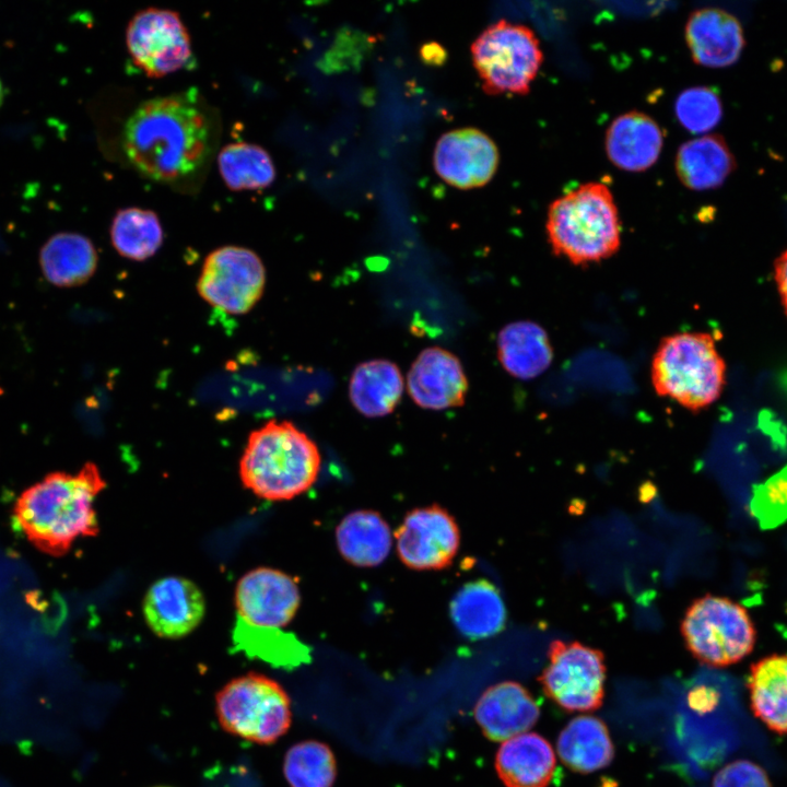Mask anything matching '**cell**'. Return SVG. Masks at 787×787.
Segmentation results:
<instances>
[{"mask_svg":"<svg viewBox=\"0 0 787 787\" xmlns=\"http://www.w3.org/2000/svg\"><path fill=\"white\" fill-rule=\"evenodd\" d=\"M124 151L143 175L160 181L196 172L210 150V125L191 92L141 103L127 119Z\"/></svg>","mask_w":787,"mask_h":787,"instance_id":"obj_1","label":"cell"},{"mask_svg":"<svg viewBox=\"0 0 787 787\" xmlns=\"http://www.w3.org/2000/svg\"><path fill=\"white\" fill-rule=\"evenodd\" d=\"M105 485L92 462L75 474L51 472L19 496L13 517L36 549L61 556L78 538L97 535L94 502Z\"/></svg>","mask_w":787,"mask_h":787,"instance_id":"obj_2","label":"cell"},{"mask_svg":"<svg viewBox=\"0 0 787 787\" xmlns=\"http://www.w3.org/2000/svg\"><path fill=\"white\" fill-rule=\"evenodd\" d=\"M317 445L293 423L271 420L252 431L239 461L244 486L268 501H287L316 482Z\"/></svg>","mask_w":787,"mask_h":787,"instance_id":"obj_3","label":"cell"},{"mask_svg":"<svg viewBox=\"0 0 787 787\" xmlns=\"http://www.w3.org/2000/svg\"><path fill=\"white\" fill-rule=\"evenodd\" d=\"M547 235L553 254L573 265L598 262L621 245V223L613 195L601 183L580 185L549 207Z\"/></svg>","mask_w":787,"mask_h":787,"instance_id":"obj_4","label":"cell"},{"mask_svg":"<svg viewBox=\"0 0 787 787\" xmlns=\"http://www.w3.org/2000/svg\"><path fill=\"white\" fill-rule=\"evenodd\" d=\"M650 375L657 395L698 411L720 397L726 364L709 333L680 332L659 343Z\"/></svg>","mask_w":787,"mask_h":787,"instance_id":"obj_5","label":"cell"},{"mask_svg":"<svg viewBox=\"0 0 787 787\" xmlns=\"http://www.w3.org/2000/svg\"><path fill=\"white\" fill-rule=\"evenodd\" d=\"M681 633L692 656L717 668L739 662L751 654L756 642L747 608L710 594L692 601L683 615Z\"/></svg>","mask_w":787,"mask_h":787,"instance_id":"obj_6","label":"cell"},{"mask_svg":"<svg viewBox=\"0 0 787 787\" xmlns=\"http://www.w3.org/2000/svg\"><path fill=\"white\" fill-rule=\"evenodd\" d=\"M221 727L234 736L259 744H270L291 725V703L274 680L249 672L231 680L215 694Z\"/></svg>","mask_w":787,"mask_h":787,"instance_id":"obj_7","label":"cell"},{"mask_svg":"<svg viewBox=\"0 0 787 787\" xmlns=\"http://www.w3.org/2000/svg\"><path fill=\"white\" fill-rule=\"evenodd\" d=\"M471 56L482 89L489 95H526L543 61L536 34L506 20L495 22L477 37Z\"/></svg>","mask_w":787,"mask_h":787,"instance_id":"obj_8","label":"cell"},{"mask_svg":"<svg viewBox=\"0 0 787 787\" xmlns=\"http://www.w3.org/2000/svg\"><path fill=\"white\" fill-rule=\"evenodd\" d=\"M539 682L544 694L567 712H591L603 702V654L579 642L554 639Z\"/></svg>","mask_w":787,"mask_h":787,"instance_id":"obj_9","label":"cell"},{"mask_svg":"<svg viewBox=\"0 0 787 787\" xmlns=\"http://www.w3.org/2000/svg\"><path fill=\"white\" fill-rule=\"evenodd\" d=\"M265 282V267L256 252L240 246H223L205 258L197 289L213 307L242 315L259 301Z\"/></svg>","mask_w":787,"mask_h":787,"instance_id":"obj_10","label":"cell"},{"mask_svg":"<svg viewBox=\"0 0 787 787\" xmlns=\"http://www.w3.org/2000/svg\"><path fill=\"white\" fill-rule=\"evenodd\" d=\"M126 44L133 62L152 78L178 71L192 58L189 33L169 9L138 11L128 23Z\"/></svg>","mask_w":787,"mask_h":787,"instance_id":"obj_11","label":"cell"},{"mask_svg":"<svg viewBox=\"0 0 787 787\" xmlns=\"http://www.w3.org/2000/svg\"><path fill=\"white\" fill-rule=\"evenodd\" d=\"M393 538L401 562L416 571L449 566L460 545L457 522L438 505L410 510L395 531Z\"/></svg>","mask_w":787,"mask_h":787,"instance_id":"obj_12","label":"cell"},{"mask_svg":"<svg viewBox=\"0 0 787 787\" xmlns=\"http://www.w3.org/2000/svg\"><path fill=\"white\" fill-rule=\"evenodd\" d=\"M299 603L296 582L279 569L258 567L236 585V615L252 625L281 629L293 620Z\"/></svg>","mask_w":787,"mask_h":787,"instance_id":"obj_13","label":"cell"},{"mask_svg":"<svg viewBox=\"0 0 787 787\" xmlns=\"http://www.w3.org/2000/svg\"><path fill=\"white\" fill-rule=\"evenodd\" d=\"M494 141L475 128H461L444 133L434 150V168L447 184L459 189L482 187L498 166Z\"/></svg>","mask_w":787,"mask_h":787,"instance_id":"obj_14","label":"cell"},{"mask_svg":"<svg viewBox=\"0 0 787 787\" xmlns=\"http://www.w3.org/2000/svg\"><path fill=\"white\" fill-rule=\"evenodd\" d=\"M146 624L163 638H180L191 633L205 614V600L188 578L167 576L154 582L142 604Z\"/></svg>","mask_w":787,"mask_h":787,"instance_id":"obj_15","label":"cell"},{"mask_svg":"<svg viewBox=\"0 0 787 787\" xmlns=\"http://www.w3.org/2000/svg\"><path fill=\"white\" fill-rule=\"evenodd\" d=\"M407 387L419 407L444 410L463 403L468 380L457 356L433 346L423 350L412 363Z\"/></svg>","mask_w":787,"mask_h":787,"instance_id":"obj_16","label":"cell"},{"mask_svg":"<svg viewBox=\"0 0 787 787\" xmlns=\"http://www.w3.org/2000/svg\"><path fill=\"white\" fill-rule=\"evenodd\" d=\"M473 714L485 737L504 742L532 728L540 717V709L525 686L504 681L483 692Z\"/></svg>","mask_w":787,"mask_h":787,"instance_id":"obj_17","label":"cell"},{"mask_svg":"<svg viewBox=\"0 0 787 787\" xmlns=\"http://www.w3.org/2000/svg\"><path fill=\"white\" fill-rule=\"evenodd\" d=\"M685 40L693 61L708 68L733 64L744 47L739 20L718 8L692 12L685 24Z\"/></svg>","mask_w":787,"mask_h":787,"instance_id":"obj_18","label":"cell"},{"mask_svg":"<svg viewBox=\"0 0 787 787\" xmlns=\"http://www.w3.org/2000/svg\"><path fill=\"white\" fill-rule=\"evenodd\" d=\"M663 136L658 124L641 111L616 117L606 132V152L611 163L627 172H643L659 157Z\"/></svg>","mask_w":787,"mask_h":787,"instance_id":"obj_19","label":"cell"},{"mask_svg":"<svg viewBox=\"0 0 787 787\" xmlns=\"http://www.w3.org/2000/svg\"><path fill=\"white\" fill-rule=\"evenodd\" d=\"M555 761L548 740L536 732H525L501 744L495 768L506 787H547Z\"/></svg>","mask_w":787,"mask_h":787,"instance_id":"obj_20","label":"cell"},{"mask_svg":"<svg viewBox=\"0 0 787 787\" xmlns=\"http://www.w3.org/2000/svg\"><path fill=\"white\" fill-rule=\"evenodd\" d=\"M341 556L357 567H375L389 555L392 533L387 521L375 510L359 509L345 515L336 528Z\"/></svg>","mask_w":787,"mask_h":787,"instance_id":"obj_21","label":"cell"},{"mask_svg":"<svg viewBox=\"0 0 787 787\" xmlns=\"http://www.w3.org/2000/svg\"><path fill=\"white\" fill-rule=\"evenodd\" d=\"M674 165L682 185L704 191L721 186L733 172L736 161L721 136L706 134L681 144Z\"/></svg>","mask_w":787,"mask_h":787,"instance_id":"obj_22","label":"cell"},{"mask_svg":"<svg viewBox=\"0 0 787 787\" xmlns=\"http://www.w3.org/2000/svg\"><path fill=\"white\" fill-rule=\"evenodd\" d=\"M451 620L466 637L486 638L506 623V608L498 589L486 579L461 587L450 602Z\"/></svg>","mask_w":787,"mask_h":787,"instance_id":"obj_23","label":"cell"},{"mask_svg":"<svg viewBox=\"0 0 787 787\" xmlns=\"http://www.w3.org/2000/svg\"><path fill=\"white\" fill-rule=\"evenodd\" d=\"M556 749L568 768L583 774L604 768L614 756L606 724L594 716L573 718L560 732Z\"/></svg>","mask_w":787,"mask_h":787,"instance_id":"obj_24","label":"cell"},{"mask_svg":"<svg viewBox=\"0 0 787 787\" xmlns=\"http://www.w3.org/2000/svg\"><path fill=\"white\" fill-rule=\"evenodd\" d=\"M497 354L507 373L520 379L539 376L553 357L547 332L532 321L506 325L497 337Z\"/></svg>","mask_w":787,"mask_h":787,"instance_id":"obj_25","label":"cell"},{"mask_svg":"<svg viewBox=\"0 0 787 787\" xmlns=\"http://www.w3.org/2000/svg\"><path fill=\"white\" fill-rule=\"evenodd\" d=\"M39 263L48 282L59 287H71L86 282L93 275L97 252L87 237L62 232L44 244Z\"/></svg>","mask_w":787,"mask_h":787,"instance_id":"obj_26","label":"cell"},{"mask_svg":"<svg viewBox=\"0 0 787 787\" xmlns=\"http://www.w3.org/2000/svg\"><path fill=\"white\" fill-rule=\"evenodd\" d=\"M403 391V378L398 366L388 360L361 363L352 373L349 395L355 409L367 418L391 413Z\"/></svg>","mask_w":787,"mask_h":787,"instance_id":"obj_27","label":"cell"},{"mask_svg":"<svg viewBox=\"0 0 787 787\" xmlns=\"http://www.w3.org/2000/svg\"><path fill=\"white\" fill-rule=\"evenodd\" d=\"M751 708L770 729L787 733V655L774 654L750 667Z\"/></svg>","mask_w":787,"mask_h":787,"instance_id":"obj_28","label":"cell"},{"mask_svg":"<svg viewBox=\"0 0 787 787\" xmlns=\"http://www.w3.org/2000/svg\"><path fill=\"white\" fill-rule=\"evenodd\" d=\"M235 651L260 659L275 667L291 669L305 662L308 648L296 636L281 629L249 624L236 615L232 631Z\"/></svg>","mask_w":787,"mask_h":787,"instance_id":"obj_29","label":"cell"},{"mask_svg":"<svg viewBox=\"0 0 787 787\" xmlns=\"http://www.w3.org/2000/svg\"><path fill=\"white\" fill-rule=\"evenodd\" d=\"M218 165L225 185L235 191L266 188L277 175L270 154L248 142L225 145L219 153Z\"/></svg>","mask_w":787,"mask_h":787,"instance_id":"obj_30","label":"cell"},{"mask_svg":"<svg viewBox=\"0 0 787 787\" xmlns=\"http://www.w3.org/2000/svg\"><path fill=\"white\" fill-rule=\"evenodd\" d=\"M110 238L121 256L140 261L160 249L163 230L155 212L132 207L117 211L110 226Z\"/></svg>","mask_w":787,"mask_h":787,"instance_id":"obj_31","label":"cell"},{"mask_svg":"<svg viewBox=\"0 0 787 787\" xmlns=\"http://www.w3.org/2000/svg\"><path fill=\"white\" fill-rule=\"evenodd\" d=\"M283 773L291 787H331L337 776L336 759L327 744L302 741L287 750Z\"/></svg>","mask_w":787,"mask_h":787,"instance_id":"obj_32","label":"cell"},{"mask_svg":"<svg viewBox=\"0 0 787 787\" xmlns=\"http://www.w3.org/2000/svg\"><path fill=\"white\" fill-rule=\"evenodd\" d=\"M674 111L686 130L692 133H704L719 124L723 117V104L714 90L707 86H694L679 94Z\"/></svg>","mask_w":787,"mask_h":787,"instance_id":"obj_33","label":"cell"},{"mask_svg":"<svg viewBox=\"0 0 787 787\" xmlns=\"http://www.w3.org/2000/svg\"><path fill=\"white\" fill-rule=\"evenodd\" d=\"M712 787H772L765 771L749 760L726 764L714 776Z\"/></svg>","mask_w":787,"mask_h":787,"instance_id":"obj_34","label":"cell"},{"mask_svg":"<svg viewBox=\"0 0 787 787\" xmlns=\"http://www.w3.org/2000/svg\"><path fill=\"white\" fill-rule=\"evenodd\" d=\"M774 278L782 304L787 314V250H785L774 263Z\"/></svg>","mask_w":787,"mask_h":787,"instance_id":"obj_35","label":"cell"},{"mask_svg":"<svg viewBox=\"0 0 787 787\" xmlns=\"http://www.w3.org/2000/svg\"><path fill=\"white\" fill-rule=\"evenodd\" d=\"M421 56L430 64H439L445 60V50L435 43L425 45L421 49Z\"/></svg>","mask_w":787,"mask_h":787,"instance_id":"obj_36","label":"cell"},{"mask_svg":"<svg viewBox=\"0 0 787 787\" xmlns=\"http://www.w3.org/2000/svg\"><path fill=\"white\" fill-rule=\"evenodd\" d=\"M2 102H3V89H2L1 81H0V106H1Z\"/></svg>","mask_w":787,"mask_h":787,"instance_id":"obj_37","label":"cell"},{"mask_svg":"<svg viewBox=\"0 0 787 787\" xmlns=\"http://www.w3.org/2000/svg\"><path fill=\"white\" fill-rule=\"evenodd\" d=\"M155 787H169V786H155Z\"/></svg>","mask_w":787,"mask_h":787,"instance_id":"obj_38","label":"cell"}]
</instances>
